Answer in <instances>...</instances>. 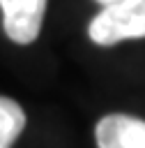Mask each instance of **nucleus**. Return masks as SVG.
Wrapping results in <instances>:
<instances>
[{
    "mask_svg": "<svg viewBox=\"0 0 145 148\" xmlns=\"http://www.w3.org/2000/svg\"><path fill=\"white\" fill-rule=\"evenodd\" d=\"M87 35L99 46H113L122 39L145 37V0H122L106 5L90 21Z\"/></svg>",
    "mask_w": 145,
    "mask_h": 148,
    "instance_id": "nucleus-1",
    "label": "nucleus"
},
{
    "mask_svg": "<svg viewBox=\"0 0 145 148\" xmlns=\"http://www.w3.org/2000/svg\"><path fill=\"white\" fill-rule=\"evenodd\" d=\"M2 25L12 42L30 44L37 39L46 12V0H0Z\"/></svg>",
    "mask_w": 145,
    "mask_h": 148,
    "instance_id": "nucleus-2",
    "label": "nucleus"
},
{
    "mask_svg": "<svg viewBox=\"0 0 145 148\" xmlns=\"http://www.w3.org/2000/svg\"><path fill=\"white\" fill-rule=\"evenodd\" d=\"M94 136L99 148H145V120L124 113L104 116Z\"/></svg>",
    "mask_w": 145,
    "mask_h": 148,
    "instance_id": "nucleus-3",
    "label": "nucleus"
},
{
    "mask_svg": "<svg viewBox=\"0 0 145 148\" xmlns=\"http://www.w3.org/2000/svg\"><path fill=\"white\" fill-rule=\"evenodd\" d=\"M23 127H25L23 109L9 97H0V148H12Z\"/></svg>",
    "mask_w": 145,
    "mask_h": 148,
    "instance_id": "nucleus-4",
    "label": "nucleus"
},
{
    "mask_svg": "<svg viewBox=\"0 0 145 148\" xmlns=\"http://www.w3.org/2000/svg\"><path fill=\"white\" fill-rule=\"evenodd\" d=\"M97 2H99V5H104V7H106V5H113V2H122V0H97Z\"/></svg>",
    "mask_w": 145,
    "mask_h": 148,
    "instance_id": "nucleus-5",
    "label": "nucleus"
}]
</instances>
